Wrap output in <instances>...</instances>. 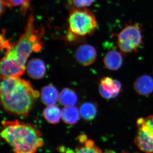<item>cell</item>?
I'll return each instance as SVG.
<instances>
[{
  "label": "cell",
  "instance_id": "1",
  "mask_svg": "<svg viewBox=\"0 0 153 153\" xmlns=\"http://www.w3.org/2000/svg\"><path fill=\"white\" fill-rule=\"evenodd\" d=\"M34 22V16L31 14L28 17L25 32L16 44H12L1 60L0 71L2 79L22 76L26 70V63L31 54L41 51L44 30L39 31L35 29Z\"/></svg>",
  "mask_w": 153,
  "mask_h": 153
},
{
  "label": "cell",
  "instance_id": "2",
  "mask_svg": "<svg viewBox=\"0 0 153 153\" xmlns=\"http://www.w3.org/2000/svg\"><path fill=\"white\" fill-rule=\"evenodd\" d=\"M1 103L10 114L27 117L39 96L29 81L19 77L3 79L0 86Z\"/></svg>",
  "mask_w": 153,
  "mask_h": 153
},
{
  "label": "cell",
  "instance_id": "3",
  "mask_svg": "<svg viewBox=\"0 0 153 153\" xmlns=\"http://www.w3.org/2000/svg\"><path fill=\"white\" fill-rule=\"evenodd\" d=\"M2 124L1 137L14 153H36L44 145L41 132L36 126L18 120L3 121Z\"/></svg>",
  "mask_w": 153,
  "mask_h": 153
},
{
  "label": "cell",
  "instance_id": "4",
  "mask_svg": "<svg viewBox=\"0 0 153 153\" xmlns=\"http://www.w3.org/2000/svg\"><path fill=\"white\" fill-rule=\"evenodd\" d=\"M68 23L69 32L76 36L93 34L97 27L95 16L85 8H72L69 11Z\"/></svg>",
  "mask_w": 153,
  "mask_h": 153
},
{
  "label": "cell",
  "instance_id": "5",
  "mask_svg": "<svg viewBox=\"0 0 153 153\" xmlns=\"http://www.w3.org/2000/svg\"><path fill=\"white\" fill-rule=\"evenodd\" d=\"M143 43L141 29L136 24L126 25L118 34L117 44L122 52H136Z\"/></svg>",
  "mask_w": 153,
  "mask_h": 153
},
{
  "label": "cell",
  "instance_id": "6",
  "mask_svg": "<svg viewBox=\"0 0 153 153\" xmlns=\"http://www.w3.org/2000/svg\"><path fill=\"white\" fill-rule=\"evenodd\" d=\"M137 131L134 143L146 153H153V115L137 122Z\"/></svg>",
  "mask_w": 153,
  "mask_h": 153
},
{
  "label": "cell",
  "instance_id": "7",
  "mask_svg": "<svg viewBox=\"0 0 153 153\" xmlns=\"http://www.w3.org/2000/svg\"><path fill=\"white\" fill-rule=\"evenodd\" d=\"M121 89V83L117 79L108 76L100 79L99 91L103 98L107 99L115 98L119 94Z\"/></svg>",
  "mask_w": 153,
  "mask_h": 153
},
{
  "label": "cell",
  "instance_id": "8",
  "mask_svg": "<svg viewBox=\"0 0 153 153\" xmlns=\"http://www.w3.org/2000/svg\"><path fill=\"white\" fill-rule=\"evenodd\" d=\"M97 56V52L93 46L90 44L80 45L75 52L76 61L83 66L91 65L95 61Z\"/></svg>",
  "mask_w": 153,
  "mask_h": 153
},
{
  "label": "cell",
  "instance_id": "9",
  "mask_svg": "<svg viewBox=\"0 0 153 153\" xmlns=\"http://www.w3.org/2000/svg\"><path fill=\"white\" fill-rule=\"evenodd\" d=\"M28 75L34 79L43 78L46 72V67L43 60L38 58H33L29 61L27 66Z\"/></svg>",
  "mask_w": 153,
  "mask_h": 153
},
{
  "label": "cell",
  "instance_id": "10",
  "mask_svg": "<svg viewBox=\"0 0 153 153\" xmlns=\"http://www.w3.org/2000/svg\"><path fill=\"white\" fill-rule=\"evenodd\" d=\"M134 89L138 94L149 95L153 92V79L148 75H143L137 78L133 84Z\"/></svg>",
  "mask_w": 153,
  "mask_h": 153
},
{
  "label": "cell",
  "instance_id": "11",
  "mask_svg": "<svg viewBox=\"0 0 153 153\" xmlns=\"http://www.w3.org/2000/svg\"><path fill=\"white\" fill-rule=\"evenodd\" d=\"M123 58L120 52L112 50L106 53L103 59L105 66L111 70L116 71L121 68L123 63Z\"/></svg>",
  "mask_w": 153,
  "mask_h": 153
},
{
  "label": "cell",
  "instance_id": "12",
  "mask_svg": "<svg viewBox=\"0 0 153 153\" xmlns=\"http://www.w3.org/2000/svg\"><path fill=\"white\" fill-rule=\"evenodd\" d=\"M41 96V101L47 106L54 105L59 100L58 91L52 85H46L43 88Z\"/></svg>",
  "mask_w": 153,
  "mask_h": 153
},
{
  "label": "cell",
  "instance_id": "13",
  "mask_svg": "<svg viewBox=\"0 0 153 153\" xmlns=\"http://www.w3.org/2000/svg\"><path fill=\"white\" fill-rule=\"evenodd\" d=\"M80 113L78 108L74 106H66L62 110V118L65 123L74 125L79 120Z\"/></svg>",
  "mask_w": 153,
  "mask_h": 153
},
{
  "label": "cell",
  "instance_id": "14",
  "mask_svg": "<svg viewBox=\"0 0 153 153\" xmlns=\"http://www.w3.org/2000/svg\"><path fill=\"white\" fill-rule=\"evenodd\" d=\"M77 100L76 94L69 88H63L59 94V102L65 107L74 106L77 103Z\"/></svg>",
  "mask_w": 153,
  "mask_h": 153
},
{
  "label": "cell",
  "instance_id": "15",
  "mask_svg": "<svg viewBox=\"0 0 153 153\" xmlns=\"http://www.w3.org/2000/svg\"><path fill=\"white\" fill-rule=\"evenodd\" d=\"M44 118L49 123L56 124L62 117V111L55 105L47 106L43 111Z\"/></svg>",
  "mask_w": 153,
  "mask_h": 153
},
{
  "label": "cell",
  "instance_id": "16",
  "mask_svg": "<svg viewBox=\"0 0 153 153\" xmlns=\"http://www.w3.org/2000/svg\"><path fill=\"white\" fill-rule=\"evenodd\" d=\"M79 111L80 116L83 119L91 120L97 114V108L96 105L93 102H84L80 106Z\"/></svg>",
  "mask_w": 153,
  "mask_h": 153
},
{
  "label": "cell",
  "instance_id": "17",
  "mask_svg": "<svg viewBox=\"0 0 153 153\" xmlns=\"http://www.w3.org/2000/svg\"><path fill=\"white\" fill-rule=\"evenodd\" d=\"M75 153H102V152L94 145L93 141L88 140L83 146L76 149Z\"/></svg>",
  "mask_w": 153,
  "mask_h": 153
},
{
  "label": "cell",
  "instance_id": "18",
  "mask_svg": "<svg viewBox=\"0 0 153 153\" xmlns=\"http://www.w3.org/2000/svg\"><path fill=\"white\" fill-rule=\"evenodd\" d=\"M1 2L8 7L22 5L24 13L27 9L29 4V0H1Z\"/></svg>",
  "mask_w": 153,
  "mask_h": 153
},
{
  "label": "cell",
  "instance_id": "19",
  "mask_svg": "<svg viewBox=\"0 0 153 153\" xmlns=\"http://www.w3.org/2000/svg\"><path fill=\"white\" fill-rule=\"evenodd\" d=\"M94 0H72L73 4L76 7L84 8L92 4Z\"/></svg>",
  "mask_w": 153,
  "mask_h": 153
},
{
  "label": "cell",
  "instance_id": "20",
  "mask_svg": "<svg viewBox=\"0 0 153 153\" xmlns=\"http://www.w3.org/2000/svg\"><path fill=\"white\" fill-rule=\"evenodd\" d=\"M79 141L81 143H85L87 141V137L85 134H81L78 137Z\"/></svg>",
  "mask_w": 153,
  "mask_h": 153
},
{
  "label": "cell",
  "instance_id": "21",
  "mask_svg": "<svg viewBox=\"0 0 153 153\" xmlns=\"http://www.w3.org/2000/svg\"><path fill=\"white\" fill-rule=\"evenodd\" d=\"M57 149L58 152H60V153H63L67 152L66 147L64 146H60L58 147L57 148Z\"/></svg>",
  "mask_w": 153,
  "mask_h": 153
},
{
  "label": "cell",
  "instance_id": "22",
  "mask_svg": "<svg viewBox=\"0 0 153 153\" xmlns=\"http://www.w3.org/2000/svg\"><path fill=\"white\" fill-rule=\"evenodd\" d=\"M5 7V6L1 2V15L4 13V11Z\"/></svg>",
  "mask_w": 153,
  "mask_h": 153
},
{
  "label": "cell",
  "instance_id": "23",
  "mask_svg": "<svg viewBox=\"0 0 153 153\" xmlns=\"http://www.w3.org/2000/svg\"><path fill=\"white\" fill-rule=\"evenodd\" d=\"M104 153H116L114 152L112 150H106Z\"/></svg>",
  "mask_w": 153,
  "mask_h": 153
},
{
  "label": "cell",
  "instance_id": "24",
  "mask_svg": "<svg viewBox=\"0 0 153 153\" xmlns=\"http://www.w3.org/2000/svg\"><path fill=\"white\" fill-rule=\"evenodd\" d=\"M66 153H75L74 152V151L72 150H69L67 151L66 152Z\"/></svg>",
  "mask_w": 153,
  "mask_h": 153
}]
</instances>
